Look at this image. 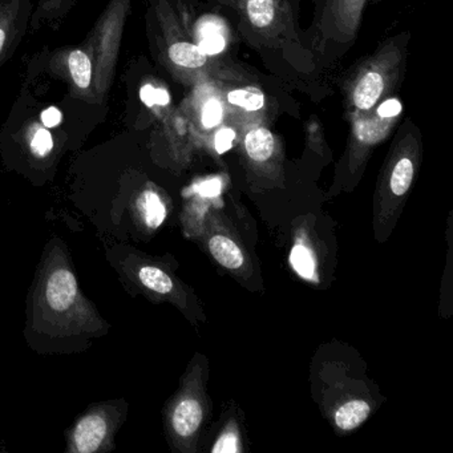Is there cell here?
Here are the masks:
<instances>
[{
  "mask_svg": "<svg viewBox=\"0 0 453 453\" xmlns=\"http://www.w3.org/2000/svg\"><path fill=\"white\" fill-rule=\"evenodd\" d=\"M240 28L250 46L280 54L290 65L307 71L311 52L302 43L291 0H232Z\"/></svg>",
  "mask_w": 453,
  "mask_h": 453,
  "instance_id": "obj_2",
  "label": "cell"
},
{
  "mask_svg": "<svg viewBox=\"0 0 453 453\" xmlns=\"http://www.w3.org/2000/svg\"><path fill=\"white\" fill-rule=\"evenodd\" d=\"M240 136L243 152L254 165H266L277 157L280 140L267 124H251L245 127Z\"/></svg>",
  "mask_w": 453,
  "mask_h": 453,
  "instance_id": "obj_12",
  "label": "cell"
},
{
  "mask_svg": "<svg viewBox=\"0 0 453 453\" xmlns=\"http://www.w3.org/2000/svg\"><path fill=\"white\" fill-rule=\"evenodd\" d=\"M131 6L132 0H108L104 12L87 38L79 44L91 58L96 104L105 102L112 87Z\"/></svg>",
  "mask_w": 453,
  "mask_h": 453,
  "instance_id": "obj_5",
  "label": "cell"
},
{
  "mask_svg": "<svg viewBox=\"0 0 453 453\" xmlns=\"http://www.w3.org/2000/svg\"><path fill=\"white\" fill-rule=\"evenodd\" d=\"M291 266L304 280H317V264L311 250L303 243H296L291 250Z\"/></svg>",
  "mask_w": 453,
  "mask_h": 453,
  "instance_id": "obj_19",
  "label": "cell"
},
{
  "mask_svg": "<svg viewBox=\"0 0 453 453\" xmlns=\"http://www.w3.org/2000/svg\"><path fill=\"white\" fill-rule=\"evenodd\" d=\"M137 211L148 229H158L166 219V206L157 192L145 189L137 198Z\"/></svg>",
  "mask_w": 453,
  "mask_h": 453,
  "instance_id": "obj_16",
  "label": "cell"
},
{
  "mask_svg": "<svg viewBox=\"0 0 453 453\" xmlns=\"http://www.w3.org/2000/svg\"><path fill=\"white\" fill-rule=\"evenodd\" d=\"M371 408L365 400H351L344 403L335 412L336 426L342 431H352L357 428L370 415Z\"/></svg>",
  "mask_w": 453,
  "mask_h": 453,
  "instance_id": "obj_18",
  "label": "cell"
},
{
  "mask_svg": "<svg viewBox=\"0 0 453 453\" xmlns=\"http://www.w3.org/2000/svg\"><path fill=\"white\" fill-rule=\"evenodd\" d=\"M365 4L367 0H323L315 23V51L336 58L349 50L359 33Z\"/></svg>",
  "mask_w": 453,
  "mask_h": 453,
  "instance_id": "obj_6",
  "label": "cell"
},
{
  "mask_svg": "<svg viewBox=\"0 0 453 453\" xmlns=\"http://www.w3.org/2000/svg\"><path fill=\"white\" fill-rule=\"evenodd\" d=\"M238 450H240V448H238L237 434L234 432H226V434H222L213 448L214 453H234Z\"/></svg>",
  "mask_w": 453,
  "mask_h": 453,
  "instance_id": "obj_21",
  "label": "cell"
},
{
  "mask_svg": "<svg viewBox=\"0 0 453 453\" xmlns=\"http://www.w3.org/2000/svg\"><path fill=\"white\" fill-rule=\"evenodd\" d=\"M52 140L47 132L41 131L33 142V150L38 156H44L51 150Z\"/></svg>",
  "mask_w": 453,
  "mask_h": 453,
  "instance_id": "obj_22",
  "label": "cell"
},
{
  "mask_svg": "<svg viewBox=\"0 0 453 453\" xmlns=\"http://www.w3.org/2000/svg\"><path fill=\"white\" fill-rule=\"evenodd\" d=\"M153 12L160 31L161 62L177 81L192 88L219 73L214 60L192 41L166 0H158Z\"/></svg>",
  "mask_w": 453,
  "mask_h": 453,
  "instance_id": "obj_4",
  "label": "cell"
},
{
  "mask_svg": "<svg viewBox=\"0 0 453 453\" xmlns=\"http://www.w3.org/2000/svg\"><path fill=\"white\" fill-rule=\"evenodd\" d=\"M78 2L79 0H38L31 17V30L57 27Z\"/></svg>",
  "mask_w": 453,
  "mask_h": 453,
  "instance_id": "obj_13",
  "label": "cell"
},
{
  "mask_svg": "<svg viewBox=\"0 0 453 453\" xmlns=\"http://www.w3.org/2000/svg\"><path fill=\"white\" fill-rule=\"evenodd\" d=\"M197 190L203 197H217V196L221 195L222 192L221 180H208V181L203 182V184L198 187Z\"/></svg>",
  "mask_w": 453,
  "mask_h": 453,
  "instance_id": "obj_23",
  "label": "cell"
},
{
  "mask_svg": "<svg viewBox=\"0 0 453 453\" xmlns=\"http://www.w3.org/2000/svg\"><path fill=\"white\" fill-rule=\"evenodd\" d=\"M34 294V327L46 335L96 336L110 326L81 293L67 254L58 246L42 264Z\"/></svg>",
  "mask_w": 453,
  "mask_h": 453,
  "instance_id": "obj_1",
  "label": "cell"
},
{
  "mask_svg": "<svg viewBox=\"0 0 453 453\" xmlns=\"http://www.w3.org/2000/svg\"><path fill=\"white\" fill-rule=\"evenodd\" d=\"M203 408L193 397L182 399L172 413V428L180 437H189L200 428Z\"/></svg>",
  "mask_w": 453,
  "mask_h": 453,
  "instance_id": "obj_14",
  "label": "cell"
},
{
  "mask_svg": "<svg viewBox=\"0 0 453 453\" xmlns=\"http://www.w3.org/2000/svg\"><path fill=\"white\" fill-rule=\"evenodd\" d=\"M408 39L405 33L387 39L352 71L343 87L347 116L370 112L395 94L404 73Z\"/></svg>",
  "mask_w": 453,
  "mask_h": 453,
  "instance_id": "obj_3",
  "label": "cell"
},
{
  "mask_svg": "<svg viewBox=\"0 0 453 453\" xmlns=\"http://www.w3.org/2000/svg\"><path fill=\"white\" fill-rule=\"evenodd\" d=\"M227 112V123L242 131L251 124H270L272 103L256 84L248 83L241 76L230 73H216Z\"/></svg>",
  "mask_w": 453,
  "mask_h": 453,
  "instance_id": "obj_7",
  "label": "cell"
},
{
  "mask_svg": "<svg viewBox=\"0 0 453 453\" xmlns=\"http://www.w3.org/2000/svg\"><path fill=\"white\" fill-rule=\"evenodd\" d=\"M180 110L188 119L195 137L200 139H208L227 123L226 107L216 75L193 86Z\"/></svg>",
  "mask_w": 453,
  "mask_h": 453,
  "instance_id": "obj_9",
  "label": "cell"
},
{
  "mask_svg": "<svg viewBox=\"0 0 453 453\" xmlns=\"http://www.w3.org/2000/svg\"><path fill=\"white\" fill-rule=\"evenodd\" d=\"M131 272L139 285H142L147 290L152 291V293L166 296V294H171L173 291V280L160 267L142 264L139 265L136 269H132Z\"/></svg>",
  "mask_w": 453,
  "mask_h": 453,
  "instance_id": "obj_15",
  "label": "cell"
},
{
  "mask_svg": "<svg viewBox=\"0 0 453 453\" xmlns=\"http://www.w3.org/2000/svg\"><path fill=\"white\" fill-rule=\"evenodd\" d=\"M209 249L211 256L222 266L230 270H237L242 266L245 258L241 249L234 241L230 240L226 235H214L209 241Z\"/></svg>",
  "mask_w": 453,
  "mask_h": 453,
  "instance_id": "obj_17",
  "label": "cell"
},
{
  "mask_svg": "<svg viewBox=\"0 0 453 453\" xmlns=\"http://www.w3.org/2000/svg\"><path fill=\"white\" fill-rule=\"evenodd\" d=\"M33 0H0V65L17 51L30 28Z\"/></svg>",
  "mask_w": 453,
  "mask_h": 453,
  "instance_id": "obj_11",
  "label": "cell"
},
{
  "mask_svg": "<svg viewBox=\"0 0 453 453\" xmlns=\"http://www.w3.org/2000/svg\"><path fill=\"white\" fill-rule=\"evenodd\" d=\"M214 2L225 7H230V4H232V0H214Z\"/></svg>",
  "mask_w": 453,
  "mask_h": 453,
  "instance_id": "obj_24",
  "label": "cell"
},
{
  "mask_svg": "<svg viewBox=\"0 0 453 453\" xmlns=\"http://www.w3.org/2000/svg\"><path fill=\"white\" fill-rule=\"evenodd\" d=\"M124 418L119 402L94 405L76 420L68 436V452L95 453L113 448V434Z\"/></svg>",
  "mask_w": 453,
  "mask_h": 453,
  "instance_id": "obj_8",
  "label": "cell"
},
{
  "mask_svg": "<svg viewBox=\"0 0 453 453\" xmlns=\"http://www.w3.org/2000/svg\"><path fill=\"white\" fill-rule=\"evenodd\" d=\"M44 70L65 81L71 96L88 104H96L94 95V67L89 55L78 47H62L46 54Z\"/></svg>",
  "mask_w": 453,
  "mask_h": 453,
  "instance_id": "obj_10",
  "label": "cell"
},
{
  "mask_svg": "<svg viewBox=\"0 0 453 453\" xmlns=\"http://www.w3.org/2000/svg\"><path fill=\"white\" fill-rule=\"evenodd\" d=\"M237 131L241 132V129L233 126V124L225 123L224 126L219 127L216 132L209 136L213 137L214 150L219 155L227 152L233 147V142L237 137Z\"/></svg>",
  "mask_w": 453,
  "mask_h": 453,
  "instance_id": "obj_20",
  "label": "cell"
}]
</instances>
